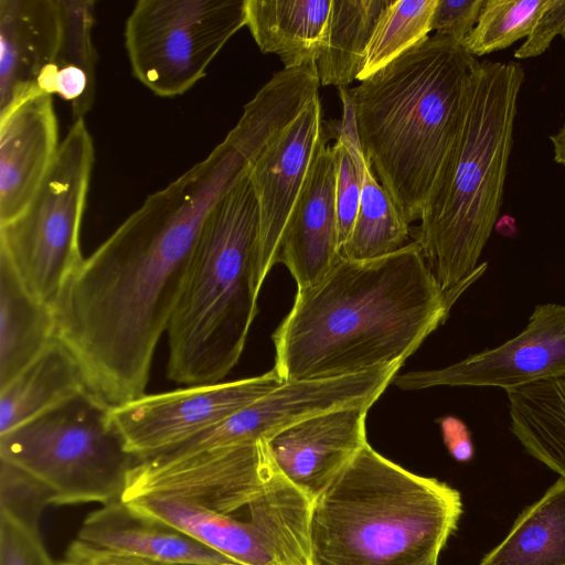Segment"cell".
<instances>
[{"label":"cell","mask_w":565,"mask_h":565,"mask_svg":"<svg viewBox=\"0 0 565 565\" xmlns=\"http://www.w3.org/2000/svg\"><path fill=\"white\" fill-rule=\"evenodd\" d=\"M125 503L135 513L168 524L239 565H281L267 534L248 515L241 520L163 495H146Z\"/></svg>","instance_id":"cell-20"},{"label":"cell","mask_w":565,"mask_h":565,"mask_svg":"<svg viewBox=\"0 0 565 565\" xmlns=\"http://www.w3.org/2000/svg\"><path fill=\"white\" fill-rule=\"evenodd\" d=\"M437 563H438V559H433V561L426 562L422 565H437Z\"/></svg>","instance_id":"cell-37"},{"label":"cell","mask_w":565,"mask_h":565,"mask_svg":"<svg viewBox=\"0 0 565 565\" xmlns=\"http://www.w3.org/2000/svg\"><path fill=\"white\" fill-rule=\"evenodd\" d=\"M61 29L58 0H0V113L39 90L40 75L55 60Z\"/></svg>","instance_id":"cell-18"},{"label":"cell","mask_w":565,"mask_h":565,"mask_svg":"<svg viewBox=\"0 0 565 565\" xmlns=\"http://www.w3.org/2000/svg\"><path fill=\"white\" fill-rule=\"evenodd\" d=\"M437 1L394 0L374 32L358 81H364L427 39Z\"/></svg>","instance_id":"cell-28"},{"label":"cell","mask_w":565,"mask_h":565,"mask_svg":"<svg viewBox=\"0 0 565 565\" xmlns=\"http://www.w3.org/2000/svg\"><path fill=\"white\" fill-rule=\"evenodd\" d=\"M259 207L249 173L205 217L168 324L170 380L220 383L241 358L257 312Z\"/></svg>","instance_id":"cell-6"},{"label":"cell","mask_w":565,"mask_h":565,"mask_svg":"<svg viewBox=\"0 0 565 565\" xmlns=\"http://www.w3.org/2000/svg\"><path fill=\"white\" fill-rule=\"evenodd\" d=\"M88 392L79 362L57 337L7 386L0 388V436Z\"/></svg>","instance_id":"cell-22"},{"label":"cell","mask_w":565,"mask_h":565,"mask_svg":"<svg viewBox=\"0 0 565 565\" xmlns=\"http://www.w3.org/2000/svg\"><path fill=\"white\" fill-rule=\"evenodd\" d=\"M403 363L345 376L284 381L206 431L154 456L174 458L215 447L267 440L294 424L329 411L372 406Z\"/></svg>","instance_id":"cell-11"},{"label":"cell","mask_w":565,"mask_h":565,"mask_svg":"<svg viewBox=\"0 0 565 565\" xmlns=\"http://www.w3.org/2000/svg\"><path fill=\"white\" fill-rule=\"evenodd\" d=\"M394 0H332L316 61L321 85L347 87L361 74L374 32Z\"/></svg>","instance_id":"cell-25"},{"label":"cell","mask_w":565,"mask_h":565,"mask_svg":"<svg viewBox=\"0 0 565 565\" xmlns=\"http://www.w3.org/2000/svg\"><path fill=\"white\" fill-rule=\"evenodd\" d=\"M324 131L322 106L316 95L264 149L249 171L259 207L257 278L260 287L278 263L285 226Z\"/></svg>","instance_id":"cell-14"},{"label":"cell","mask_w":565,"mask_h":565,"mask_svg":"<svg viewBox=\"0 0 565 565\" xmlns=\"http://www.w3.org/2000/svg\"><path fill=\"white\" fill-rule=\"evenodd\" d=\"M480 565H565V479L518 516Z\"/></svg>","instance_id":"cell-26"},{"label":"cell","mask_w":565,"mask_h":565,"mask_svg":"<svg viewBox=\"0 0 565 565\" xmlns=\"http://www.w3.org/2000/svg\"><path fill=\"white\" fill-rule=\"evenodd\" d=\"M462 513L460 493L369 443L312 502V565H422L438 559Z\"/></svg>","instance_id":"cell-5"},{"label":"cell","mask_w":565,"mask_h":565,"mask_svg":"<svg viewBox=\"0 0 565 565\" xmlns=\"http://www.w3.org/2000/svg\"><path fill=\"white\" fill-rule=\"evenodd\" d=\"M332 0H246V26L263 53L284 68L316 63L326 38Z\"/></svg>","instance_id":"cell-21"},{"label":"cell","mask_w":565,"mask_h":565,"mask_svg":"<svg viewBox=\"0 0 565 565\" xmlns=\"http://www.w3.org/2000/svg\"><path fill=\"white\" fill-rule=\"evenodd\" d=\"M484 0H438L431 19V31L463 44L476 26Z\"/></svg>","instance_id":"cell-32"},{"label":"cell","mask_w":565,"mask_h":565,"mask_svg":"<svg viewBox=\"0 0 565 565\" xmlns=\"http://www.w3.org/2000/svg\"><path fill=\"white\" fill-rule=\"evenodd\" d=\"M358 159L362 179L360 207L352 234L343 245L341 255L354 260H367L404 247L409 228L376 178L361 145Z\"/></svg>","instance_id":"cell-27"},{"label":"cell","mask_w":565,"mask_h":565,"mask_svg":"<svg viewBox=\"0 0 565 565\" xmlns=\"http://www.w3.org/2000/svg\"><path fill=\"white\" fill-rule=\"evenodd\" d=\"M94 160L84 118L73 121L31 203L0 225V254L26 290L51 307L85 259L79 234Z\"/></svg>","instance_id":"cell-8"},{"label":"cell","mask_w":565,"mask_h":565,"mask_svg":"<svg viewBox=\"0 0 565 565\" xmlns=\"http://www.w3.org/2000/svg\"><path fill=\"white\" fill-rule=\"evenodd\" d=\"M55 338L53 307L33 297L0 254V388L36 360Z\"/></svg>","instance_id":"cell-23"},{"label":"cell","mask_w":565,"mask_h":565,"mask_svg":"<svg viewBox=\"0 0 565 565\" xmlns=\"http://www.w3.org/2000/svg\"><path fill=\"white\" fill-rule=\"evenodd\" d=\"M505 393L512 435L530 456L565 479V376Z\"/></svg>","instance_id":"cell-24"},{"label":"cell","mask_w":565,"mask_h":565,"mask_svg":"<svg viewBox=\"0 0 565 565\" xmlns=\"http://www.w3.org/2000/svg\"><path fill=\"white\" fill-rule=\"evenodd\" d=\"M565 376V305H536L525 328L504 343L441 369L395 376L402 390L490 386L505 392Z\"/></svg>","instance_id":"cell-13"},{"label":"cell","mask_w":565,"mask_h":565,"mask_svg":"<svg viewBox=\"0 0 565 565\" xmlns=\"http://www.w3.org/2000/svg\"><path fill=\"white\" fill-rule=\"evenodd\" d=\"M0 565H60L47 553L38 527L0 513Z\"/></svg>","instance_id":"cell-31"},{"label":"cell","mask_w":565,"mask_h":565,"mask_svg":"<svg viewBox=\"0 0 565 565\" xmlns=\"http://www.w3.org/2000/svg\"><path fill=\"white\" fill-rule=\"evenodd\" d=\"M548 3L550 0H484L463 45L477 57L525 41Z\"/></svg>","instance_id":"cell-29"},{"label":"cell","mask_w":565,"mask_h":565,"mask_svg":"<svg viewBox=\"0 0 565 565\" xmlns=\"http://www.w3.org/2000/svg\"><path fill=\"white\" fill-rule=\"evenodd\" d=\"M521 63L480 62L458 140L424 205L417 244L445 291L487 270L480 256L497 223L513 147Z\"/></svg>","instance_id":"cell-4"},{"label":"cell","mask_w":565,"mask_h":565,"mask_svg":"<svg viewBox=\"0 0 565 565\" xmlns=\"http://www.w3.org/2000/svg\"><path fill=\"white\" fill-rule=\"evenodd\" d=\"M326 129L306 181L285 226L278 263L298 289L320 281L341 256L335 206V159Z\"/></svg>","instance_id":"cell-17"},{"label":"cell","mask_w":565,"mask_h":565,"mask_svg":"<svg viewBox=\"0 0 565 565\" xmlns=\"http://www.w3.org/2000/svg\"><path fill=\"white\" fill-rule=\"evenodd\" d=\"M558 35L565 39V0H550L530 36L514 51V58L542 55Z\"/></svg>","instance_id":"cell-33"},{"label":"cell","mask_w":565,"mask_h":565,"mask_svg":"<svg viewBox=\"0 0 565 565\" xmlns=\"http://www.w3.org/2000/svg\"><path fill=\"white\" fill-rule=\"evenodd\" d=\"M178 565H181V564H178Z\"/></svg>","instance_id":"cell-38"},{"label":"cell","mask_w":565,"mask_h":565,"mask_svg":"<svg viewBox=\"0 0 565 565\" xmlns=\"http://www.w3.org/2000/svg\"><path fill=\"white\" fill-rule=\"evenodd\" d=\"M60 565H162L152 561L132 556L98 546L83 540L73 541Z\"/></svg>","instance_id":"cell-34"},{"label":"cell","mask_w":565,"mask_h":565,"mask_svg":"<svg viewBox=\"0 0 565 565\" xmlns=\"http://www.w3.org/2000/svg\"><path fill=\"white\" fill-rule=\"evenodd\" d=\"M282 382L273 369L233 382L145 394L111 407L109 416L126 449L143 459L206 431Z\"/></svg>","instance_id":"cell-12"},{"label":"cell","mask_w":565,"mask_h":565,"mask_svg":"<svg viewBox=\"0 0 565 565\" xmlns=\"http://www.w3.org/2000/svg\"><path fill=\"white\" fill-rule=\"evenodd\" d=\"M77 539L162 565H239L188 534L116 500L84 520Z\"/></svg>","instance_id":"cell-19"},{"label":"cell","mask_w":565,"mask_h":565,"mask_svg":"<svg viewBox=\"0 0 565 565\" xmlns=\"http://www.w3.org/2000/svg\"><path fill=\"white\" fill-rule=\"evenodd\" d=\"M245 25L246 0H139L125 25L131 72L157 96L182 95Z\"/></svg>","instance_id":"cell-9"},{"label":"cell","mask_w":565,"mask_h":565,"mask_svg":"<svg viewBox=\"0 0 565 565\" xmlns=\"http://www.w3.org/2000/svg\"><path fill=\"white\" fill-rule=\"evenodd\" d=\"M553 145L554 161L565 167V122L562 127L550 136Z\"/></svg>","instance_id":"cell-36"},{"label":"cell","mask_w":565,"mask_h":565,"mask_svg":"<svg viewBox=\"0 0 565 565\" xmlns=\"http://www.w3.org/2000/svg\"><path fill=\"white\" fill-rule=\"evenodd\" d=\"M370 407L329 411L275 434L266 440L274 463L313 502L367 444Z\"/></svg>","instance_id":"cell-15"},{"label":"cell","mask_w":565,"mask_h":565,"mask_svg":"<svg viewBox=\"0 0 565 565\" xmlns=\"http://www.w3.org/2000/svg\"><path fill=\"white\" fill-rule=\"evenodd\" d=\"M54 495L39 479L24 470L0 460V513L38 527L39 518Z\"/></svg>","instance_id":"cell-30"},{"label":"cell","mask_w":565,"mask_h":565,"mask_svg":"<svg viewBox=\"0 0 565 565\" xmlns=\"http://www.w3.org/2000/svg\"><path fill=\"white\" fill-rule=\"evenodd\" d=\"M444 444L454 459L467 462L472 459L475 448L467 425L456 416L447 415L439 418Z\"/></svg>","instance_id":"cell-35"},{"label":"cell","mask_w":565,"mask_h":565,"mask_svg":"<svg viewBox=\"0 0 565 565\" xmlns=\"http://www.w3.org/2000/svg\"><path fill=\"white\" fill-rule=\"evenodd\" d=\"M466 290L445 291L417 242L367 260L340 256L298 289L273 334L284 381L345 376L404 362Z\"/></svg>","instance_id":"cell-2"},{"label":"cell","mask_w":565,"mask_h":565,"mask_svg":"<svg viewBox=\"0 0 565 565\" xmlns=\"http://www.w3.org/2000/svg\"><path fill=\"white\" fill-rule=\"evenodd\" d=\"M110 407L84 392L0 436V460L43 482L53 504L120 500L132 467Z\"/></svg>","instance_id":"cell-7"},{"label":"cell","mask_w":565,"mask_h":565,"mask_svg":"<svg viewBox=\"0 0 565 565\" xmlns=\"http://www.w3.org/2000/svg\"><path fill=\"white\" fill-rule=\"evenodd\" d=\"M236 182L228 161L210 152L149 195L64 285L53 306L56 337L108 407L145 395L200 228Z\"/></svg>","instance_id":"cell-1"},{"label":"cell","mask_w":565,"mask_h":565,"mask_svg":"<svg viewBox=\"0 0 565 565\" xmlns=\"http://www.w3.org/2000/svg\"><path fill=\"white\" fill-rule=\"evenodd\" d=\"M479 64L435 34L347 88L362 151L408 225L458 140Z\"/></svg>","instance_id":"cell-3"},{"label":"cell","mask_w":565,"mask_h":565,"mask_svg":"<svg viewBox=\"0 0 565 565\" xmlns=\"http://www.w3.org/2000/svg\"><path fill=\"white\" fill-rule=\"evenodd\" d=\"M274 469L266 440L174 458L148 457L130 470L120 500L172 497L234 515L262 492Z\"/></svg>","instance_id":"cell-10"},{"label":"cell","mask_w":565,"mask_h":565,"mask_svg":"<svg viewBox=\"0 0 565 565\" xmlns=\"http://www.w3.org/2000/svg\"><path fill=\"white\" fill-rule=\"evenodd\" d=\"M58 146L52 95L31 93L0 113V225L31 203Z\"/></svg>","instance_id":"cell-16"}]
</instances>
